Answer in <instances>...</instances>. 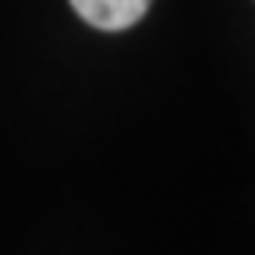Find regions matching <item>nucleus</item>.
I'll return each mask as SVG.
<instances>
[{
	"instance_id": "nucleus-1",
	"label": "nucleus",
	"mask_w": 255,
	"mask_h": 255,
	"mask_svg": "<svg viewBox=\"0 0 255 255\" xmlns=\"http://www.w3.org/2000/svg\"><path fill=\"white\" fill-rule=\"evenodd\" d=\"M152 0H71V7L82 21H89L92 28L100 32H121V28H131L145 11H149Z\"/></svg>"
}]
</instances>
